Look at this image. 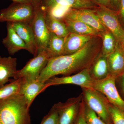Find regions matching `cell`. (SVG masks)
Listing matches in <instances>:
<instances>
[{
  "instance_id": "obj_34",
  "label": "cell",
  "mask_w": 124,
  "mask_h": 124,
  "mask_svg": "<svg viewBox=\"0 0 124 124\" xmlns=\"http://www.w3.org/2000/svg\"><path fill=\"white\" fill-rule=\"evenodd\" d=\"M13 0L14 2H19V3H24V4L31 3V0Z\"/></svg>"
},
{
  "instance_id": "obj_28",
  "label": "cell",
  "mask_w": 124,
  "mask_h": 124,
  "mask_svg": "<svg viewBox=\"0 0 124 124\" xmlns=\"http://www.w3.org/2000/svg\"><path fill=\"white\" fill-rule=\"evenodd\" d=\"M85 104L83 99H82L79 113L74 124H87L85 119Z\"/></svg>"
},
{
  "instance_id": "obj_10",
  "label": "cell",
  "mask_w": 124,
  "mask_h": 124,
  "mask_svg": "<svg viewBox=\"0 0 124 124\" xmlns=\"http://www.w3.org/2000/svg\"><path fill=\"white\" fill-rule=\"evenodd\" d=\"M82 99V94L64 103L54 104L58 114L57 124H74L78 115Z\"/></svg>"
},
{
  "instance_id": "obj_6",
  "label": "cell",
  "mask_w": 124,
  "mask_h": 124,
  "mask_svg": "<svg viewBox=\"0 0 124 124\" xmlns=\"http://www.w3.org/2000/svg\"><path fill=\"white\" fill-rule=\"evenodd\" d=\"M101 23L110 31L121 45L124 43V29L120 24L116 11L110 8L99 6L95 9Z\"/></svg>"
},
{
  "instance_id": "obj_9",
  "label": "cell",
  "mask_w": 124,
  "mask_h": 124,
  "mask_svg": "<svg viewBox=\"0 0 124 124\" xmlns=\"http://www.w3.org/2000/svg\"><path fill=\"white\" fill-rule=\"evenodd\" d=\"M61 19L81 21L89 25L99 32L107 29L101 23L95 9L69 8Z\"/></svg>"
},
{
  "instance_id": "obj_27",
  "label": "cell",
  "mask_w": 124,
  "mask_h": 124,
  "mask_svg": "<svg viewBox=\"0 0 124 124\" xmlns=\"http://www.w3.org/2000/svg\"><path fill=\"white\" fill-rule=\"evenodd\" d=\"M58 114L54 105L48 113L43 118L41 124H57Z\"/></svg>"
},
{
  "instance_id": "obj_32",
  "label": "cell",
  "mask_w": 124,
  "mask_h": 124,
  "mask_svg": "<svg viewBox=\"0 0 124 124\" xmlns=\"http://www.w3.org/2000/svg\"><path fill=\"white\" fill-rule=\"evenodd\" d=\"M120 0H110L111 7L116 10H119Z\"/></svg>"
},
{
  "instance_id": "obj_5",
  "label": "cell",
  "mask_w": 124,
  "mask_h": 124,
  "mask_svg": "<svg viewBox=\"0 0 124 124\" xmlns=\"http://www.w3.org/2000/svg\"><path fill=\"white\" fill-rule=\"evenodd\" d=\"M46 14L45 8L40 5L36 9L34 17L30 23L35 36L38 52L43 50H46L50 37V32L46 24Z\"/></svg>"
},
{
  "instance_id": "obj_24",
  "label": "cell",
  "mask_w": 124,
  "mask_h": 124,
  "mask_svg": "<svg viewBox=\"0 0 124 124\" xmlns=\"http://www.w3.org/2000/svg\"><path fill=\"white\" fill-rule=\"evenodd\" d=\"M10 83L0 88V100L12 95L19 94L22 78L10 80Z\"/></svg>"
},
{
  "instance_id": "obj_8",
  "label": "cell",
  "mask_w": 124,
  "mask_h": 124,
  "mask_svg": "<svg viewBox=\"0 0 124 124\" xmlns=\"http://www.w3.org/2000/svg\"><path fill=\"white\" fill-rule=\"evenodd\" d=\"M116 79V78L108 75L102 79L94 80L92 88L104 94L111 104L124 111V100L117 90Z\"/></svg>"
},
{
  "instance_id": "obj_16",
  "label": "cell",
  "mask_w": 124,
  "mask_h": 124,
  "mask_svg": "<svg viewBox=\"0 0 124 124\" xmlns=\"http://www.w3.org/2000/svg\"><path fill=\"white\" fill-rule=\"evenodd\" d=\"M7 36L2 39V42L9 54L13 55L21 50L28 51L26 45L16 32L11 23L7 22Z\"/></svg>"
},
{
  "instance_id": "obj_26",
  "label": "cell",
  "mask_w": 124,
  "mask_h": 124,
  "mask_svg": "<svg viewBox=\"0 0 124 124\" xmlns=\"http://www.w3.org/2000/svg\"><path fill=\"white\" fill-rule=\"evenodd\" d=\"M85 114L87 124H108L102 120L94 112L85 104Z\"/></svg>"
},
{
  "instance_id": "obj_2",
  "label": "cell",
  "mask_w": 124,
  "mask_h": 124,
  "mask_svg": "<svg viewBox=\"0 0 124 124\" xmlns=\"http://www.w3.org/2000/svg\"><path fill=\"white\" fill-rule=\"evenodd\" d=\"M29 108L20 94L0 100V124H31Z\"/></svg>"
},
{
  "instance_id": "obj_1",
  "label": "cell",
  "mask_w": 124,
  "mask_h": 124,
  "mask_svg": "<svg viewBox=\"0 0 124 124\" xmlns=\"http://www.w3.org/2000/svg\"><path fill=\"white\" fill-rule=\"evenodd\" d=\"M101 38L100 37H94L75 53L51 58L38 80L45 83L50 78L57 75H71L89 68L101 52Z\"/></svg>"
},
{
  "instance_id": "obj_13",
  "label": "cell",
  "mask_w": 124,
  "mask_h": 124,
  "mask_svg": "<svg viewBox=\"0 0 124 124\" xmlns=\"http://www.w3.org/2000/svg\"><path fill=\"white\" fill-rule=\"evenodd\" d=\"M22 78L19 94L22 95L26 101L29 107L32 102L40 93L46 89L45 83L40 82L38 79Z\"/></svg>"
},
{
  "instance_id": "obj_35",
  "label": "cell",
  "mask_w": 124,
  "mask_h": 124,
  "mask_svg": "<svg viewBox=\"0 0 124 124\" xmlns=\"http://www.w3.org/2000/svg\"><path fill=\"white\" fill-rule=\"evenodd\" d=\"M121 48H122V49H123L124 53V44H123L122 45H121Z\"/></svg>"
},
{
  "instance_id": "obj_33",
  "label": "cell",
  "mask_w": 124,
  "mask_h": 124,
  "mask_svg": "<svg viewBox=\"0 0 124 124\" xmlns=\"http://www.w3.org/2000/svg\"><path fill=\"white\" fill-rule=\"evenodd\" d=\"M41 0H31V3L36 9L40 5Z\"/></svg>"
},
{
  "instance_id": "obj_3",
  "label": "cell",
  "mask_w": 124,
  "mask_h": 124,
  "mask_svg": "<svg viewBox=\"0 0 124 124\" xmlns=\"http://www.w3.org/2000/svg\"><path fill=\"white\" fill-rule=\"evenodd\" d=\"M85 104L104 122L112 124L109 110V102L104 94L93 88H81Z\"/></svg>"
},
{
  "instance_id": "obj_20",
  "label": "cell",
  "mask_w": 124,
  "mask_h": 124,
  "mask_svg": "<svg viewBox=\"0 0 124 124\" xmlns=\"http://www.w3.org/2000/svg\"><path fill=\"white\" fill-rule=\"evenodd\" d=\"M89 70L90 76L93 80H99L106 78L108 75L107 57L100 52Z\"/></svg>"
},
{
  "instance_id": "obj_22",
  "label": "cell",
  "mask_w": 124,
  "mask_h": 124,
  "mask_svg": "<svg viewBox=\"0 0 124 124\" xmlns=\"http://www.w3.org/2000/svg\"><path fill=\"white\" fill-rule=\"evenodd\" d=\"M49 40L46 51L50 58L63 55L66 38L50 32Z\"/></svg>"
},
{
  "instance_id": "obj_12",
  "label": "cell",
  "mask_w": 124,
  "mask_h": 124,
  "mask_svg": "<svg viewBox=\"0 0 124 124\" xmlns=\"http://www.w3.org/2000/svg\"><path fill=\"white\" fill-rule=\"evenodd\" d=\"M11 23L13 28L27 47L28 51L36 56L38 50L35 36L30 23Z\"/></svg>"
},
{
  "instance_id": "obj_30",
  "label": "cell",
  "mask_w": 124,
  "mask_h": 124,
  "mask_svg": "<svg viewBox=\"0 0 124 124\" xmlns=\"http://www.w3.org/2000/svg\"><path fill=\"white\" fill-rule=\"evenodd\" d=\"M95 4L99 6H103L110 8L111 7L110 0H90Z\"/></svg>"
},
{
  "instance_id": "obj_4",
  "label": "cell",
  "mask_w": 124,
  "mask_h": 124,
  "mask_svg": "<svg viewBox=\"0 0 124 124\" xmlns=\"http://www.w3.org/2000/svg\"><path fill=\"white\" fill-rule=\"evenodd\" d=\"M36 10L31 3L14 2L7 8L1 10L0 22L30 23Z\"/></svg>"
},
{
  "instance_id": "obj_23",
  "label": "cell",
  "mask_w": 124,
  "mask_h": 124,
  "mask_svg": "<svg viewBox=\"0 0 124 124\" xmlns=\"http://www.w3.org/2000/svg\"><path fill=\"white\" fill-rule=\"evenodd\" d=\"M102 39L101 53L107 57L115 51L117 42L115 37L108 29L100 32Z\"/></svg>"
},
{
  "instance_id": "obj_17",
  "label": "cell",
  "mask_w": 124,
  "mask_h": 124,
  "mask_svg": "<svg viewBox=\"0 0 124 124\" xmlns=\"http://www.w3.org/2000/svg\"><path fill=\"white\" fill-rule=\"evenodd\" d=\"M94 37L69 33L66 37L63 55L72 54L79 51Z\"/></svg>"
},
{
  "instance_id": "obj_21",
  "label": "cell",
  "mask_w": 124,
  "mask_h": 124,
  "mask_svg": "<svg viewBox=\"0 0 124 124\" xmlns=\"http://www.w3.org/2000/svg\"><path fill=\"white\" fill-rule=\"evenodd\" d=\"M45 23L49 31L56 35L66 38L69 33L66 24L62 20L46 12Z\"/></svg>"
},
{
  "instance_id": "obj_15",
  "label": "cell",
  "mask_w": 124,
  "mask_h": 124,
  "mask_svg": "<svg viewBox=\"0 0 124 124\" xmlns=\"http://www.w3.org/2000/svg\"><path fill=\"white\" fill-rule=\"evenodd\" d=\"M108 75L116 78L124 73V53L120 45L117 42L115 51L107 57Z\"/></svg>"
},
{
  "instance_id": "obj_31",
  "label": "cell",
  "mask_w": 124,
  "mask_h": 124,
  "mask_svg": "<svg viewBox=\"0 0 124 124\" xmlns=\"http://www.w3.org/2000/svg\"><path fill=\"white\" fill-rule=\"evenodd\" d=\"M119 10L121 18L124 23V0H120Z\"/></svg>"
},
{
  "instance_id": "obj_7",
  "label": "cell",
  "mask_w": 124,
  "mask_h": 124,
  "mask_svg": "<svg viewBox=\"0 0 124 124\" xmlns=\"http://www.w3.org/2000/svg\"><path fill=\"white\" fill-rule=\"evenodd\" d=\"M50 59L46 50H43L39 51L34 58L27 62L22 69L17 71L14 79H38Z\"/></svg>"
},
{
  "instance_id": "obj_25",
  "label": "cell",
  "mask_w": 124,
  "mask_h": 124,
  "mask_svg": "<svg viewBox=\"0 0 124 124\" xmlns=\"http://www.w3.org/2000/svg\"><path fill=\"white\" fill-rule=\"evenodd\" d=\"M109 110L112 124H124V111L110 103Z\"/></svg>"
},
{
  "instance_id": "obj_29",
  "label": "cell",
  "mask_w": 124,
  "mask_h": 124,
  "mask_svg": "<svg viewBox=\"0 0 124 124\" xmlns=\"http://www.w3.org/2000/svg\"><path fill=\"white\" fill-rule=\"evenodd\" d=\"M116 84L120 89L119 94L122 99L124 100V73L116 79Z\"/></svg>"
},
{
  "instance_id": "obj_11",
  "label": "cell",
  "mask_w": 124,
  "mask_h": 124,
  "mask_svg": "<svg viewBox=\"0 0 124 124\" xmlns=\"http://www.w3.org/2000/svg\"><path fill=\"white\" fill-rule=\"evenodd\" d=\"M94 80L90 76L89 68H88L72 75L62 77H54L47 80L45 84L46 88L50 86L64 84L76 85L81 88H92Z\"/></svg>"
},
{
  "instance_id": "obj_14",
  "label": "cell",
  "mask_w": 124,
  "mask_h": 124,
  "mask_svg": "<svg viewBox=\"0 0 124 124\" xmlns=\"http://www.w3.org/2000/svg\"><path fill=\"white\" fill-rule=\"evenodd\" d=\"M40 5L46 9L57 6H63L73 9H96L99 7L90 0H41Z\"/></svg>"
},
{
  "instance_id": "obj_19",
  "label": "cell",
  "mask_w": 124,
  "mask_h": 124,
  "mask_svg": "<svg viewBox=\"0 0 124 124\" xmlns=\"http://www.w3.org/2000/svg\"><path fill=\"white\" fill-rule=\"evenodd\" d=\"M61 19L66 24L69 33L101 37L100 32L85 23L77 20Z\"/></svg>"
},
{
  "instance_id": "obj_18",
  "label": "cell",
  "mask_w": 124,
  "mask_h": 124,
  "mask_svg": "<svg viewBox=\"0 0 124 124\" xmlns=\"http://www.w3.org/2000/svg\"><path fill=\"white\" fill-rule=\"evenodd\" d=\"M16 58L0 56V88L10 81V78L15 77L18 70Z\"/></svg>"
}]
</instances>
